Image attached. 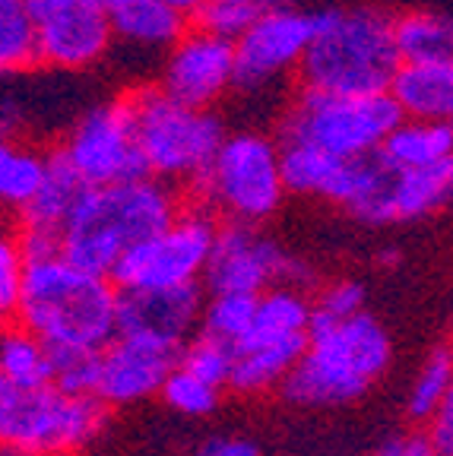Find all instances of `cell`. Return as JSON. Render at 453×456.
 <instances>
[{"label":"cell","instance_id":"cell-1","mask_svg":"<svg viewBox=\"0 0 453 456\" xmlns=\"http://www.w3.org/2000/svg\"><path fill=\"white\" fill-rule=\"evenodd\" d=\"M399 67L397 16L375 4L324 7L298 79L320 93H390Z\"/></svg>","mask_w":453,"mask_h":456},{"label":"cell","instance_id":"cell-2","mask_svg":"<svg viewBox=\"0 0 453 456\" xmlns=\"http://www.w3.org/2000/svg\"><path fill=\"white\" fill-rule=\"evenodd\" d=\"M118 295L111 276L83 270L64 254L26 260L13 321L45 342L105 349L118 336Z\"/></svg>","mask_w":453,"mask_h":456},{"label":"cell","instance_id":"cell-3","mask_svg":"<svg viewBox=\"0 0 453 456\" xmlns=\"http://www.w3.org/2000/svg\"><path fill=\"white\" fill-rule=\"evenodd\" d=\"M181 213L175 184L152 175L89 187L61 238V254L83 270L111 276L118 260Z\"/></svg>","mask_w":453,"mask_h":456},{"label":"cell","instance_id":"cell-4","mask_svg":"<svg viewBox=\"0 0 453 456\" xmlns=\"http://www.w3.org/2000/svg\"><path fill=\"white\" fill-rule=\"evenodd\" d=\"M390 355V336L375 314L358 311L346 321L311 317L305 358L279 390L292 406H346L371 390L387 370Z\"/></svg>","mask_w":453,"mask_h":456},{"label":"cell","instance_id":"cell-5","mask_svg":"<svg viewBox=\"0 0 453 456\" xmlns=\"http://www.w3.org/2000/svg\"><path fill=\"white\" fill-rule=\"evenodd\" d=\"M128 99L149 175L169 184H197L228 136L219 114L177 102L159 83L140 86Z\"/></svg>","mask_w":453,"mask_h":456},{"label":"cell","instance_id":"cell-6","mask_svg":"<svg viewBox=\"0 0 453 456\" xmlns=\"http://www.w3.org/2000/svg\"><path fill=\"white\" fill-rule=\"evenodd\" d=\"M102 396H73L61 387L22 390L0 378V437L10 456H70L108 421Z\"/></svg>","mask_w":453,"mask_h":456},{"label":"cell","instance_id":"cell-7","mask_svg":"<svg viewBox=\"0 0 453 456\" xmlns=\"http://www.w3.org/2000/svg\"><path fill=\"white\" fill-rule=\"evenodd\" d=\"M200 203L222 219L260 225L283 207V142L263 130H235L222 140L210 168L194 184Z\"/></svg>","mask_w":453,"mask_h":456},{"label":"cell","instance_id":"cell-8","mask_svg":"<svg viewBox=\"0 0 453 456\" xmlns=\"http://www.w3.org/2000/svg\"><path fill=\"white\" fill-rule=\"evenodd\" d=\"M403 121L390 93H320L301 89L279 118V140L311 142L342 159H365L381 152L390 130Z\"/></svg>","mask_w":453,"mask_h":456},{"label":"cell","instance_id":"cell-9","mask_svg":"<svg viewBox=\"0 0 453 456\" xmlns=\"http://www.w3.org/2000/svg\"><path fill=\"white\" fill-rule=\"evenodd\" d=\"M222 222L206 203L181 207V213L152 238L120 256L111 270L118 289H171L203 282Z\"/></svg>","mask_w":453,"mask_h":456},{"label":"cell","instance_id":"cell-10","mask_svg":"<svg viewBox=\"0 0 453 456\" xmlns=\"http://www.w3.org/2000/svg\"><path fill=\"white\" fill-rule=\"evenodd\" d=\"M54 152L89 187H105L149 175L128 95L86 108L67 127Z\"/></svg>","mask_w":453,"mask_h":456},{"label":"cell","instance_id":"cell-11","mask_svg":"<svg viewBox=\"0 0 453 456\" xmlns=\"http://www.w3.org/2000/svg\"><path fill=\"white\" fill-rule=\"evenodd\" d=\"M317 32V10L298 0H276L241 38H235V93H263L285 77H298Z\"/></svg>","mask_w":453,"mask_h":456},{"label":"cell","instance_id":"cell-12","mask_svg":"<svg viewBox=\"0 0 453 456\" xmlns=\"http://www.w3.org/2000/svg\"><path fill=\"white\" fill-rule=\"evenodd\" d=\"M453 207V156L432 168L399 171L381 156L365 159V181L349 213L371 225L416 222Z\"/></svg>","mask_w":453,"mask_h":456},{"label":"cell","instance_id":"cell-13","mask_svg":"<svg viewBox=\"0 0 453 456\" xmlns=\"http://www.w3.org/2000/svg\"><path fill=\"white\" fill-rule=\"evenodd\" d=\"M298 273H301V264L292 260L276 241H269L257 225L222 219L213 256H210V266L203 273V289L210 295H260L273 285L295 282Z\"/></svg>","mask_w":453,"mask_h":456},{"label":"cell","instance_id":"cell-14","mask_svg":"<svg viewBox=\"0 0 453 456\" xmlns=\"http://www.w3.org/2000/svg\"><path fill=\"white\" fill-rule=\"evenodd\" d=\"M235 42L191 22L185 36L162 54L156 83L185 105L213 108L235 93Z\"/></svg>","mask_w":453,"mask_h":456},{"label":"cell","instance_id":"cell-15","mask_svg":"<svg viewBox=\"0 0 453 456\" xmlns=\"http://www.w3.org/2000/svg\"><path fill=\"white\" fill-rule=\"evenodd\" d=\"M42 70L83 73L99 67L118 42L105 0H54L36 13Z\"/></svg>","mask_w":453,"mask_h":456},{"label":"cell","instance_id":"cell-16","mask_svg":"<svg viewBox=\"0 0 453 456\" xmlns=\"http://www.w3.org/2000/svg\"><path fill=\"white\" fill-rule=\"evenodd\" d=\"M177 364H181V346L175 342L118 333L102 349L99 396L108 406H130L146 396H156Z\"/></svg>","mask_w":453,"mask_h":456},{"label":"cell","instance_id":"cell-17","mask_svg":"<svg viewBox=\"0 0 453 456\" xmlns=\"http://www.w3.org/2000/svg\"><path fill=\"white\" fill-rule=\"evenodd\" d=\"M203 285H171V289H120L118 333L149 336L185 346L197 321H203Z\"/></svg>","mask_w":453,"mask_h":456},{"label":"cell","instance_id":"cell-18","mask_svg":"<svg viewBox=\"0 0 453 456\" xmlns=\"http://www.w3.org/2000/svg\"><path fill=\"white\" fill-rule=\"evenodd\" d=\"M283 142V175L289 193L298 197H317L336 207H352L365 178V159H342L334 152L298 140Z\"/></svg>","mask_w":453,"mask_h":456},{"label":"cell","instance_id":"cell-19","mask_svg":"<svg viewBox=\"0 0 453 456\" xmlns=\"http://www.w3.org/2000/svg\"><path fill=\"white\" fill-rule=\"evenodd\" d=\"M114 38L149 54H165L191 28V16L169 0H105Z\"/></svg>","mask_w":453,"mask_h":456},{"label":"cell","instance_id":"cell-20","mask_svg":"<svg viewBox=\"0 0 453 456\" xmlns=\"http://www.w3.org/2000/svg\"><path fill=\"white\" fill-rule=\"evenodd\" d=\"M390 95L406 118L453 124V64H412L403 61Z\"/></svg>","mask_w":453,"mask_h":456},{"label":"cell","instance_id":"cell-21","mask_svg":"<svg viewBox=\"0 0 453 456\" xmlns=\"http://www.w3.org/2000/svg\"><path fill=\"white\" fill-rule=\"evenodd\" d=\"M308 352V333L289 336V339L267 342V346H254V349H238L235 352V368H232V384L238 396H257L273 387H283L295 364L305 358Z\"/></svg>","mask_w":453,"mask_h":456},{"label":"cell","instance_id":"cell-22","mask_svg":"<svg viewBox=\"0 0 453 456\" xmlns=\"http://www.w3.org/2000/svg\"><path fill=\"white\" fill-rule=\"evenodd\" d=\"M54 165V150H42L26 136H4L0 146V200L10 213H22L42 193Z\"/></svg>","mask_w":453,"mask_h":456},{"label":"cell","instance_id":"cell-23","mask_svg":"<svg viewBox=\"0 0 453 456\" xmlns=\"http://www.w3.org/2000/svg\"><path fill=\"white\" fill-rule=\"evenodd\" d=\"M381 156L399 171L432 168L453 156V124L403 114V121L383 140Z\"/></svg>","mask_w":453,"mask_h":456},{"label":"cell","instance_id":"cell-24","mask_svg":"<svg viewBox=\"0 0 453 456\" xmlns=\"http://www.w3.org/2000/svg\"><path fill=\"white\" fill-rule=\"evenodd\" d=\"M311 314H314V301H308L298 289L273 285V289L260 292L254 323H251L248 333L235 342V352L254 349V346H267V342H276V339H289V336H298V333H308V327H311Z\"/></svg>","mask_w":453,"mask_h":456},{"label":"cell","instance_id":"cell-25","mask_svg":"<svg viewBox=\"0 0 453 456\" xmlns=\"http://www.w3.org/2000/svg\"><path fill=\"white\" fill-rule=\"evenodd\" d=\"M397 45L412 64H453V16L406 10L397 16Z\"/></svg>","mask_w":453,"mask_h":456},{"label":"cell","instance_id":"cell-26","mask_svg":"<svg viewBox=\"0 0 453 456\" xmlns=\"http://www.w3.org/2000/svg\"><path fill=\"white\" fill-rule=\"evenodd\" d=\"M0 70L7 77L42 70L38 20L26 0H0Z\"/></svg>","mask_w":453,"mask_h":456},{"label":"cell","instance_id":"cell-27","mask_svg":"<svg viewBox=\"0 0 453 456\" xmlns=\"http://www.w3.org/2000/svg\"><path fill=\"white\" fill-rule=\"evenodd\" d=\"M0 378L22 390L48 387L54 380L51 374L48 342L42 336L29 333L26 327H7L0 336Z\"/></svg>","mask_w":453,"mask_h":456},{"label":"cell","instance_id":"cell-28","mask_svg":"<svg viewBox=\"0 0 453 456\" xmlns=\"http://www.w3.org/2000/svg\"><path fill=\"white\" fill-rule=\"evenodd\" d=\"M51 355V384L61 387L73 396H99L102 387V349H86V346H64V342H48Z\"/></svg>","mask_w":453,"mask_h":456},{"label":"cell","instance_id":"cell-29","mask_svg":"<svg viewBox=\"0 0 453 456\" xmlns=\"http://www.w3.org/2000/svg\"><path fill=\"white\" fill-rule=\"evenodd\" d=\"M453 384V346H438L432 355L422 362L416 380L409 390V419L412 421H432L438 406L444 403L447 390Z\"/></svg>","mask_w":453,"mask_h":456},{"label":"cell","instance_id":"cell-30","mask_svg":"<svg viewBox=\"0 0 453 456\" xmlns=\"http://www.w3.org/2000/svg\"><path fill=\"white\" fill-rule=\"evenodd\" d=\"M257 301L260 295L251 292H222V295H210L203 307V330L206 333L219 336L222 342H228L235 349V342L248 333L251 323H254L257 314Z\"/></svg>","mask_w":453,"mask_h":456},{"label":"cell","instance_id":"cell-31","mask_svg":"<svg viewBox=\"0 0 453 456\" xmlns=\"http://www.w3.org/2000/svg\"><path fill=\"white\" fill-rule=\"evenodd\" d=\"M181 368L197 374L206 384L228 390V384H232V368H235V349L228 342H222L219 336L200 330L197 339L181 346Z\"/></svg>","mask_w":453,"mask_h":456},{"label":"cell","instance_id":"cell-32","mask_svg":"<svg viewBox=\"0 0 453 456\" xmlns=\"http://www.w3.org/2000/svg\"><path fill=\"white\" fill-rule=\"evenodd\" d=\"M273 4H276V0H203L197 7V13H194V22H197L200 28H210L216 36L235 42V38L244 36Z\"/></svg>","mask_w":453,"mask_h":456},{"label":"cell","instance_id":"cell-33","mask_svg":"<svg viewBox=\"0 0 453 456\" xmlns=\"http://www.w3.org/2000/svg\"><path fill=\"white\" fill-rule=\"evenodd\" d=\"M219 387L206 384V380H200L197 374H191V370H185L181 364H177L175 370H171V378L165 380L162 387V403L169 409H175L177 415H187V419H203V415L216 412V406H219Z\"/></svg>","mask_w":453,"mask_h":456},{"label":"cell","instance_id":"cell-34","mask_svg":"<svg viewBox=\"0 0 453 456\" xmlns=\"http://www.w3.org/2000/svg\"><path fill=\"white\" fill-rule=\"evenodd\" d=\"M22 279H26V254L16 238V232H7L0 241V311L4 317H13L22 295Z\"/></svg>","mask_w":453,"mask_h":456},{"label":"cell","instance_id":"cell-35","mask_svg":"<svg viewBox=\"0 0 453 456\" xmlns=\"http://www.w3.org/2000/svg\"><path fill=\"white\" fill-rule=\"evenodd\" d=\"M365 311V285L355 279H340V282L326 285L314 301V314L320 321H346L352 314Z\"/></svg>","mask_w":453,"mask_h":456},{"label":"cell","instance_id":"cell-36","mask_svg":"<svg viewBox=\"0 0 453 456\" xmlns=\"http://www.w3.org/2000/svg\"><path fill=\"white\" fill-rule=\"evenodd\" d=\"M428 437H432L434 450L441 456H453V384L447 390L444 403L438 406V412L428 421Z\"/></svg>","mask_w":453,"mask_h":456},{"label":"cell","instance_id":"cell-37","mask_svg":"<svg viewBox=\"0 0 453 456\" xmlns=\"http://www.w3.org/2000/svg\"><path fill=\"white\" fill-rule=\"evenodd\" d=\"M371 456H441V453L434 450L428 435H403V437H390Z\"/></svg>","mask_w":453,"mask_h":456},{"label":"cell","instance_id":"cell-38","mask_svg":"<svg viewBox=\"0 0 453 456\" xmlns=\"http://www.w3.org/2000/svg\"><path fill=\"white\" fill-rule=\"evenodd\" d=\"M194 456H260V450L248 437H210L194 450Z\"/></svg>","mask_w":453,"mask_h":456},{"label":"cell","instance_id":"cell-39","mask_svg":"<svg viewBox=\"0 0 453 456\" xmlns=\"http://www.w3.org/2000/svg\"><path fill=\"white\" fill-rule=\"evenodd\" d=\"M169 4H175L177 10H185V13L194 20V13H197V7L203 4V0H169Z\"/></svg>","mask_w":453,"mask_h":456}]
</instances>
